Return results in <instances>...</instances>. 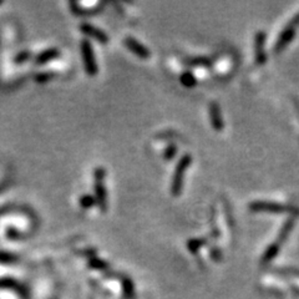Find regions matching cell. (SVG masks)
Returning a JSON list of instances; mask_svg holds the SVG:
<instances>
[{"instance_id": "6da1fadb", "label": "cell", "mask_w": 299, "mask_h": 299, "mask_svg": "<svg viewBox=\"0 0 299 299\" xmlns=\"http://www.w3.org/2000/svg\"><path fill=\"white\" fill-rule=\"evenodd\" d=\"M105 177L106 171L103 167H96L94 172V188H95V200H96L97 206L100 207L102 212H106L108 209V192H106L105 186Z\"/></svg>"}, {"instance_id": "7a4b0ae2", "label": "cell", "mask_w": 299, "mask_h": 299, "mask_svg": "<svg viewBox=\"0 0 299 299\" xmlns=\"http://www.w3.org/2000/svg\"><path fill=\"white\" fill-rule=\"evenodd\" d=\"M192 162V157L189 155H185V156L181 157V160L178 161L176 169H175L174 174V180L171 183V194L172 196L177 197L180 196L181 192H182L183 187V177H185L186 169L189 167Z\"/></svg>"}, {"instance_id": "3957f363", "label": "cell", "mask_w": 299, "mask_h": 299, "mask_svg": "<svg viewBox=\"0 0 299 299\" xmlns=\"http://www.w3.org/2000/svg\"><path fill=\"white\" fill-rule=\"evenodd\" d=\"M80 48H81V55L82 60H84L86 74L90 75V76H95L97 74V64L96 60H95L93 45L88 39H84L80 44Z\"/></svg>"}, {"instance_id": "277c9868", "label": "cell", "mask_w": 299, "mask_h": 299, "mask_svg": "<svg viewBox=\"0 0 299 299\" xmlns=\"http://www.w3.org/2000/svg\"><path fill=\"white\" fill-rule=\"evenodd\" d=\"M123 44H125V47L127 48L132 54L141 57V59H148V57L151 56V53H150L148 49L143 47V45L137 41L135 37L126 36L125 40H123Z\"/></svg>"}, {"instance_id": "5b68a950", "label": "cell", "mask_w": 299, "mask_h": 299, "mask_svg": "<svg viewBox=\"0 0 299 299\" xmlns=\"http://www.w3.org/2000/svg\"><path fill=\"white\" fill-rule=\"evenodd\" d=\"M80 30H81V33L85 34L86 36L96 40V41L100 42V44H108L109 42V36L103 33L101 29L94 27V25L86 24V23H84V24L80 25Z\"/></svg>"}, {"instance_id": "8992f818", "label": "cell", "mask_w": 299, "mask_h": 299, "mask_svg": "<svg viewBox=\"0 0 299 299\" xmlns=\"http://www.w3.org/2000/svg\"><path fill=\"white\" fill-rule=\"evenodd\" d=\"M59 55H60V51L57 50V49L55 48L48 49V50L42 51V53H40L39 55L35 57V64L37 65L48 64V62L53 61L54 59H56Z\"/></svg>"}, {"instance_id": "52a82bcc", "label": "cell", "mask_w": 299, "mask_h": 299, "mask_svg": "<svg viewBox=\"0 0 299 299\" xmlns=\"http://www.w3.org/2000/svg\"><path fill=\"white\" fill-rule=\"evenodd\" d=\"M211 117H212V125L217 131H221L223 127L222 117H221V112L218 106L216 103H211Z\"/></svg>"}, {"instance_id": "ba28073f", "label": "cell", "mask_w": 299, "mask_h": 299, "mask_svg": "<svg viewBox=\"0 0 299 299\" xmlns=\"http://www.w3.org/2000/svg\"><path fill=\"white\" fill-rule=\"evenodd\" d=\"M180 81H181V84L185 86V88H194V86L197 84L196 77H195L191 73H183L182 75H181Z\"/></svg>"}, {"instance_id": "9c48e42d", "label": "cell", "mask_w": 299, "mask_h": 299, "mask_svg": "<svg viewBox=\"0 0 299 299\" xmlns=\"http://www.w3.org/2000/svg\"><path fill=\"white\" fill-rule=\"evenodd\" d=\"M95 205H96V200H95V197L90 196V195H85V196L80 198V206H81L82 208L88 209Z\"/></svg>"}, {"instance_id": "30bf717a", "label": "cell", "mask_w": 299, "mask_h": 299, "mask_svg": "<svg viewBox=\"0 0 299 299\" xmlns=\"http://www.w3.org/2000/svg\"><path fill=\"white\" fill-rule=\"evenodd\" d=\"M177 152V147L175 145H169L167 146V148L165 150V154H163V157H165L166 161H169L172 160L175 157V155H176Z\"/></svg>"}, {"instance_id": "8fae6325", "label": "cell", "mask_w": 299, "mask_h": 299, "mask_svg": "<svg viewBox=\"0 0 299 299\" xmlns=\"http://www.w3.org/2000/svg\"><path fill=\"white\" fill-rule=\"evenodd\" d=\"M51 77H53V74H49V73L44 74V73H42V74L36 75V76H35V81L36 82H40V84H44V82L49 81V80H50Z\"/></svg>"}, {"instance_id": "7c38bea8", "label": "cell", "mask_w": 299, "mask_h": 299, "mask_svg": "<svg viewBox=\"0 0 299 299\" xmlns=\"http://www.w3.org/2000/svg\"><path fill=\"white\" fill-rule=\"evenodd\" d=\"M29 57H30V53H28V51H24V53H20L19 55L15 57V62H16V64H19V62H24V61H27Z\"/></svg>"}, {"instance_id": "4fadbf2b", "label": "cell", "mask_w": 299, "mask_h": 299, "mask_svg": "<svg viewBox=\"0 0 299 299\" xmlns=\"http://www.w3.org/2000/svg\"><path fill=\"white\" fill-rule=\"evenodd\" d=\"M0 4H2V2H0Z\"/></svg>"}]
</instances>
